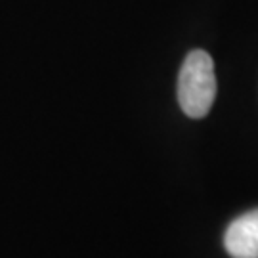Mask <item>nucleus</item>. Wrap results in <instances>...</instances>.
<instances>
[{"mask_svg":"<svg viewBox=\"0 0 258 258\" xmlns=\"http://www.w3.org/2000/svg\"><path fill=\"white\" fill-rule=\"evenodd\" d=\"M224 245L231 258H258V209L231 222Z\"/></svg>","mask_w":258,"mask_h":258,"instance_id":"obj_2","label":"nucleus"},{"mask_svg":"<svg viewBox=\"0 0 258 258\" xmlns=\"http://www.w3.org/2000/svg\"><path fill=\"white\" fill-rule=\"evenodd\" d=\"M216 98V73L209 52L191 50L178 77V102L187 117L203 119Z\"/></svg>","mask_w":258,"mask_h":258,"instance_id":"obj_1","label":"nucleus"}]
</instances>
